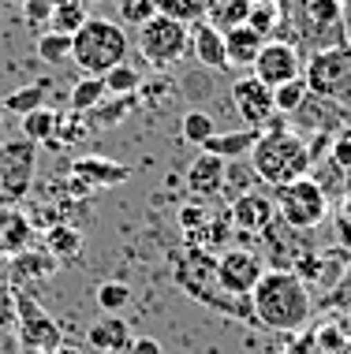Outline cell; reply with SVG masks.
Masks as SVG:
<instances>
[{"instance_id": "6da1fadb", "label": "cell", "mask_w": 351, "mask_h": 354, "mask_svg": "<svg viewBox=\"0 0 351 354\" xmlns=\"http://www.w3.org/2000/svg\"><path fill=\"white\" fill-rule=\"evenodd\" d=\"M277 41L299 53H321L348 41V19L336 0H277Z\"/></svg>"}, {"instance_id": "7a4b0ae2", "label": "cell", "mask_w": 351, "mask_h": 354, "mask_svg": "<svg viewBox=\"0 0 351 354\" xmlns=\"http://www.w3.org/2000/svg\"><path fill=\"white\" fill-rule=\"evenodd\" d=\"M251 313L273 332H299L314 313V299L291 269H265L258 287L251 291Z\"/></svg>"}, {"instance_id": "3957f363", "label": "cell", "mask_w": 351, "mask_h": 354, "mask_svg": "<svg viewBox=\"0 0 351 354\" xmlns=\"http://www.w3.org/2000/svg\"><path fill=\"white\" fill-rule=\"evenodd\" d=\"M251 168H254V176H258V183L277 190V187H288V183H296V179L310 176L314 153H310L307 138H303L299 131H288L284 127V116H277L258 135V142H254Z\"/></svg>"}, {"instance_id": "277c9868", "label": "cell", "mask_w": 351, "mask_h": 354, "mask_svg": "<svg viewBox=\"0 0 351 354\" xmlns=\"http://www.w3.org/2000/svg\"><path fill=\"white\" fill-rule=\"evenodd\" d=\"M131 37L123 30V23L105 15H90L82 23V30L71 37V64L82 75H109L112 68L127 64Z\"/></svg>"}, {"instance_id": "5b68a950", "label": "cell", "mask_w": 351, "mask_h": 354, "mask_svg": "<svg viewBox=\"0 0 351 354\" xmlns=\"http://www.w3.org/2000/svg\"><path fill=\"white\" fill-rule=\"evenodd\" d=\"M176 283L183 287L191 299L213 306V310H224V313H240V317H251V299H232L228 291H221L217 283V257L202 246H191L183 257L176 261Z\"/></svg>"}, {"instance_id": "8992f818", "label": "cell", "mask_w": 351, "mask_h": 354, "mask_svg": "<svg viewBox=\"0 0 351 354\" xmlns=\"http://www.w3.org/2000/svg\"><path fill=\"white\" fill-rule=\"evenodd\" d=\"M303 82H307L310 97L329 101L348 112L351 109V41L310 53L303 60Z\"/></svg>"}, {"instance_id": "52a82bcc", "label": "cell", "mask_w": 351, "mask_h": 354, "mask_svg": "<svg viewBox=\"0 0 351 354\" xmlns=\"http://www.w3.org/2000/svg\"><path fill=\"white\" fill-rule=\"evenodd\" d=\"M135 45L150 68H172L183 56H191V26L168 15H154L138 26Z\"/></svg>"}, {"instance_id": "ba28073f", "label": "cell", "mask_w": 351, "mask_h": 354, "mask_svg": "<svg viewBox=\"0 0 351 354\" xmlns=\"http://www.w3.org/2000/svg\"><path fill=\"white\" fill-rule=\"evenodd\" d=\"M273 202H277V216L296 232H314L321 220L329 216V194L318 179L303 176L288 187L273 190Z\"/></svg>"}, {"instance_id": "9c48e42d", "label": "cell", "mask_w": 351, "mask_h": 354, "mask_svg": "<svg viewBox=\"0 0 351 354\" xmlns=\"http://www.w3.org/2000/svg\"><path fill=\"white\" fill-rule=\"evenodd\" d=\"M15 339L19 351H34V354H53L64 347L60 324L42 310V302L26 287H15Z\"/></svg>"}, {"instance_id": "30bf717a", "label": "cell", "mask_w": 351, "mask_h": 354, "mask_svg": "<svg viewBox=\"0 0 351 354\" xmlns=\"http://www.w3.org/2000/svg\"><path fill=\"white\" fill-rule=\"evenodd\" d=\"M262 276H265V265L254 250L228 246L224 254H217V283H221V291H228L232 299H251V291L258 287Z\"/></svg>"}, {"instance_id": "8fae6325", "label": "cell", "mask_w": 351, "mask_h": 354, "mask_svg": "<svg viewBox=\"0 0 351 354\" xmlns=\"http://www.w3.org/2000/svg\"><path fill=\"white\" fill-rule=\"evenodd\" d=\"M34 142H4V149H0V198H8V202H19V198L30 190L34 183Z\"/></svg>"}, {"instance_id": "7c38bea8", "label": "cell", "mask_w": 351, "mask_h": 354, "mask_svg": "<svg viewBox=\"0 0 351 354\" xmlns=\"http://www.w3.org/2000/svg\"><path fill=\"white\" fill-rule=\"evenodd\" d=\"M251 75L258 82H265L269 90H277V86L291 82V79H303V53L296 49V45L269 37V41L262 45V53H258V60H254Z\"/></svg>"}, {"instance_id": "4fadbf2b", "label": "cell", "mask_w": 351, "mask_h": 354, "mask_svg": "<svg viewBox=\"0 0 351 354\" xmlns=\"http://www.w3.org/2000/svg\"><path fill=\"white\" fill-rule=\"evenodd\" d=\"M232 104H235V112H240V120L254 131H265L280 116L277 104H273V90L265 82H258L254 75H240V79L232 82Z\"/></svg>"}, {"instance_id": "5bb4252c", "label": "cell", "mask_w": 351, "mask_h": 354, "mask_svg": "<svg viewBox=\"0 0 351 354\" xmlns=\"http://www.w3.org/2000/svg\"><path fill=\"white\" fill-rule=\"evenodd\" d=\"M228 216L240 232H251V235H262L265 227L277 220V202L262 190H246V194H235L232 205H228Z\"/></svg>"}, {"instance_id": "9a60e30c", "label": "cell", "mask_w": 351, "mask_h": 354, "mask_svg": "<svg viewBox=\"0 0 351 354\" xmlns=\"http://www.w3.org/2000/svg\"><path fill=\"white\" fill-rule=\"evenodd\" d=\"M187 179V190H191L195 198H217L224 190V179H228V160L213 157V153H198V157L187 165L183 171Z\"/></svg>"}, {"instance_id": "2e32d148", "label": "cell", "mask_w": 351, "mask_h": 354, "mask_svg": "<svg viewBox=\"0 0 351 354\" xmlns=\"http://www.w3.org/2000/svg\"><path fill=\"white\" fill-rule=\"evenodd\" d=\"M191 56L202 68L210 71H224L228 68V53H224V34L217 30L210 19L202 23H191Z\"/></svg>"}, {"instance_id": "e0dca14e", "label": "cell", "mask_w": 351, "mask_h": 354, "mask_svg": "<svg viewBox=\"0 0 351 354\" xmlns=\"http://www.w3.org/2000/svg\"><path fill=\"white\" fill-rule=\"evenodd\" d=\"M265 41H269V37H262L254 26H246V23H243V26H232V30H224V53H228V68L251 71Z\"/></svg>"}, {"instance_id": "ac0fdd59", "label": "cell", "mask_w": 351, "mask_h": 354, "mask_svg": "<svg viewBox=\"0 0 351 354\" xmlns=\"http://www.w3.org/2000/svg\"><path fill=\"white\" fill-rule=\"evenodd\" d=\"M71 176L82 179L90 190H98V187L127 183L131 168H127V165H116V160H105V157H79V160L71 165Z\"/></svg>"}, {"instance_id": "d6986e66", "label": "cell", "mask_w": 351, "mask_h": 354, "mask_svg": "<svg viewBox=\"0 0 351 354\" xmlns=\"http://www.w3.org/2000/svg\"><path fill=\"white\" fill-rule=\"evenodd\" d=\"M131 328H127V321H120L116 313H105L101 321H93L90 324V332H87V343L98 354H109V351H123V347H131Z\"/></svg>"}, {"instance_id": "ffe728a7", "label": "cell", "mask_w": 351, "mask_h": 354, "mask_svg": "<svg viewBox=\"0 0 351 354\" xmlns=\"http://www.w3.org/2000/svg\"><path fill=\"white\" fill-rule=\"evenodd\" d=\"M262 131H254V127H243V131H224V135H213L210 142H206V153H213V157H221V160H243V157H251V149H254V142H258Z\"/></svg>"}, {"instance_id": "44dd1931", "label": "cell", "mask_w": 351, "mask_h": 354, "mask_svg": "<svg viewBox=\"0 0 351 354\" xmlns=\"http://www.w3.org/2000/svg\"><path fill=\"white\" fill-rule=\"evenodd\" d=\"M45 250L60 265H68L82 254V232L75 224H49L45 227Z\"/></svg>"}, {"instance_id": "7402d4cb", "label": "cell", "mask_w": 351, "mask_h": 354, "mask_svg": "<svg viewBox=\"0 0 351 354\" xmlns=\"http://www.w3.org/2000/svg\"><path fill=\"white\" fill-rule=\"evenodd\" d=\"M105 97H109L105 79H101V75H82V79L71 86L68 104H71V112H79V116H90V112L98 109V104L105 101Z\"/></svg>"}, {"instance_id": "603a6c76", "label": "cell", "mask_w": 351, "mask_h": 354, "mask_svg": "<svg viewBox=\"0 0 351 354\" xmlns=\"http://www.w3.org/2000/svg\"><path fill=\"white\" fill-rule=\"evenodd\" d=\"M56 257L45 250V254H30V250H23V254H15V261H12V287H26V276H34V280H45V276H53L56 272Z\"/></svg>"}, {"instance_id": "cb8c5ba5", "label": "cell", "mask_w": 351, "mask_h": 354, "mask_svg": "<svg viewBox=\"0 0 351 354\" xmlns=\"http://www.w3.org/2000/svg\"><path fill=\"white\" fill-rule=\"evenodd\" d=\"M56 127H60V112L49 109V104H42V109H34L23 116V138L26 142H45V146H53Z\"/></svg>"}, {"instance_id": "d4e9b609", "label": "cell", "mask_w": 351, "mask_h": 354, "mask_svg": "<svg viewBox=\"0 0 351 354\" xmlns=\"http://www.w3.org/2000/svg\"><path fill=\"white\" fill-rule=\"evenodd\" d=\"M217 0H154L157 15H168V19H179V23H202L210 15V8Z\"/></svg>"}, {"instance_id": "484cf974", "label": "cell", "mask_w": 351, "mask_h": 354, "mask_svg": "<svg viewBox=\"0 0 351 354\" xmlns=\"http://www.w3.org/2000/svg\"><path fill=\"white\" fill-rule=\"evenodd\" d=\"M87 19H90V4H87V0H60V4H56V15H53V30L75 37L82 30Z\"/></svg>"}, {"instance_id": "4316f807", "label": "cell", "mask_w": 351, "mask_h": 354, "mask_svg": "<svg viewBox=\"0 0 351 354\" xmlns=\"http://www.w3.org/2000/svg\"><path fill=\"white\" fill-rule=\"evenodd\" d=\"M15 347V287L0 283V354H12Z\"/></svg>"}, {"instance_id": "83f0119b", "label": "cell", "mask_w": 351, "mask_h": 354, "mask_svg": "<svg viewBox=\"0 0 351 354\" xmlns=\"http://www.w3.org/2000/svg\"><path fill=\"white\" fill-rule=\"evenodd\" d=\"M34 49H37V60H45L49 68H60V64L71 60V37L56 34V30H45V34H37Z\"/></svg>"}, {"instance_id": "f1b7e54d", "label": "cell", "mask_w": 351, "mask_h": 354, "mask_svg": "<svg viewBox=\"0 0 351 354\" xmlns=\"http://www.w3.org/2000/svg\"><path fill=\"white\" fill-rule=\"evenodd\" d=\"M251 4L254 0H217V4L210 8V23L217 26V30H232V26H243L246 23V15H251Z\"/></svg>"}, {"instance_id": "f546056e", "label": "cell", "mask_w": 351, "mask_h": 354, "mask_svg": "<svg viewBox=\"0 0 351 354\" xmlns=\"http://www.w3.org/2000/svg\"><path fill=\"white\" fill-rule=\"evenodd\" d=\"M179 135H183V142H191V146L202 149L206 142H210L217 135V123L210 112H202V109H191V112H183V123H179Z\"/></svg>"}, {"instance_id": "4dcf8cb0", "label": "cell", "mask_w": 351, "mask_h": 354, "mask_svg": "<svg viewBox=\"0 0 351 354\" xmlns=\"http://www.w3.org/2000/svg\"><path fill=\"white\" fill-rule=\"evenodd\" d=\"M45 93H49V82L37 79V82H30V86H23V90L8 93V97H4V109H8V112H19V116H26V112H34V109H42V104H45Z\"/></svg>"}, {"instance_id": "1f68e13d", "label": "cell", "mask_w": 351, "mask_h": 354, "mask_svg": "<svg viewBox=\"0 0 351 354\" xmlns=\"http://www.w3.org/2000/svg\"><path fill=\"white\" fill-rule=\"evenodd\" d=\"M101 79H105L109 97H135L142 90V75L131 68V64H120V68H112L109 75H101Z\"/></svg>"}, {"instance_id": "d6a6232c", "label": "cell", "mask_w": 351, "mask_h": 354, "mask_svg": "<svg viewBox=\"0 0 351 354\" xmlns=\"http://www.w3.org/2000/svg\"><path fill=\"white\" fill-rule=\"evenodd\" d=\"M307 97H310V90H307L303 79H291V82H284V86L273 90V104H277L280 116H296L303 104H307Z\"/></svg>"}, {"instance_id": "836d02e7", "label": "cell", "mask_w": 351, "mask_h": 354, "mask_svg": "<svg viewBox=\"0 0 351 354\" xmlns=\"http://www.w3.org/2000/svg\"><path fill=\"white\" fill-rule=\"evenodd\" d=\"M93 302L101 306V313H116L120 317V310L131 302V287L120 280H105V283L93 287Z\"/></svg>"}, {"instance_id": "e575fe53", "label": "cell", "mask_w": 351, "mask_h": 354, "mask_svg": "<svg viewBox=\"0 0 351 354\" xmlns=\"http://www.w3.org/2000/svg\"><path fill=\"white\" fill-rule=\"evenodd\" d=\"M56 4H60V0H23V23L30 26V30H37V34L53 30Z\"/></svg>"}, {"instance_id": "d590c367", "label": "cell", "mask_w": 351, "mask_h": 354, "mask_svg": "<svg viewBox=\"0 0 351 354\" xmlns=\"http://www.w3.org/2000/svg\"><path fill=\"white\" fill-rule=\"evenodd\" d=\"M116 12L123 19V26H138L142 23H150V19L157 15V8H154V0H116Z\"/></svg>"}, {"instance_id": "8d00e7d4", "label": "cell", "mask_w": 351, "mask_h": 354, "mask_svg": "<svg viewBox=\"0 0 351 354\" xmlns=\"http://www.w3.org/2000/svg\"><path fill=\"white\" fill-rule=\"evenodd\" d=\"M277 19H280V12H277V4H251V15H246V26H254L262 37H269L273 30H277Z\"/></svg>"}, {"instance_id": "74e56055", "label": "cell", "mask_w": 351, "mask_h": 354, "mask_svg": "<svg viewBox=\"0 0 351 354\" xmlns=\"http://www.w3.org/2000/svg\"><path fill=\"white\" fill-rule=\"evenodd\" d=\"M333 227H336V243L351 254V194L336 205V213H333Z\"/></svg>"}, {"instance_id": "f35d334b", "label": "cell", "mask_w": 351, "mask_h": 354, "mask_svg": "<svg viewBox=\"0 0 351 354\" xmlns=\"http://www.w3.org/2000/svg\"><path fill=\"white\" fill-rule=\"evenodd\" d=\"M333 165H340V168L351 171V135H340V138L333 142Z\"/></svg>"}, {"instance_id": "ab89813d", "label": "cell", "mask_w": 351, "mask_h": 354, "mask_svg": "<svg viewBox=\"0 0 351 354\" xmlns=\"http://www.w3.org/2000/svg\"><path fill=\"white\" fill-rule=\"evenodd\" d=\"M131 354H165V347L154 336H135L131 339Z\"/></svg>"}, {"instance_id": "60d3db41", "label": "cell", "mask_w": 351, "mask_h": 354, "mask_svg": "<svg viewBox=\"0 0 351 354\" xmlns=\"http://www.w3.org/2000/svg\"><path fill=\"white\" fill-rule=\"evenodd\" d=\"M53 354H79V351H75V347H68V343H64V347H60V351H53Z\"/></svg>"}, {"instance_id": "b9f144b4", "label": "cell", "mask_w": 351, "mask_h": 354, "mask_svg": "<svg viewBox=\"0 0 351 354\" xmlns=\"http://www.w3.org/2000/svg\"><path fill=\"white\" fill-rule=\"evenodd\" d=\"M336 4H340V8H344V12H348V8H351V0H336Z\"/></svg>"}, {"instance_id": "7bdbcfd3", "label": "cell", "mask_w": 351, "mask_h": 354, "mask_svg": "<svg viewBox=\"0 0 351 354\" xmlns=\"http://www.w3.org/2000/svg\"><path fill=\"white\" fill-rule=\"evenodd\" d=\"M109 354H131V347H123V351H109Z\"/></svg>"}, {"instance_id": "ee69618b", "label": "cell", "mask_w": 351, "mask_h": 354, "mask_svg": "<svg viewBox=\"0 0 351 354\" xmlns=\"http://www.w3.org/2000/svg\"><path fill=\"white\" fill-rule=\"evenodd\" d=\"M254 4H277V0H254Z\"/></svg>"}, {"instance_id": "f6af8a7d", "label": "cell", "mask_w": 351, "mask_h": 354, "mask_svg": "<svg viewBox=\"0 0 351 354\" xmlns=\"http://www.w3.org/2000/svg\"><path fill=\"white\" fill-rule=\"evenodd\" d=\"M348 123H351V109H348Z\"/></svg>"}, {"instance_id": "bcb514c9", "label": "cell", "mask_w": 351, "mask_h": 354, "mask_svg": "<svg viewBox=\"0 0 351 354\" xmlns=\"http://www.w3.org/2000/svg\"><path fill=\"white\" fill-rule=\"evenodd\" d=\"M87 4H93V0H87Z\"/></svg>"}]
</instances>
